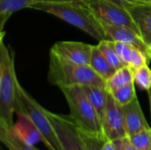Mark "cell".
Segmentation results:
<instances>
[{
  "label": "cell",
  "instance_id": "cell-1",
  "mask_svg": "<svg viewBox=\"0 0 151 150\" xmlns=\"http://www.w3.org/2000/svg\"><path fill=\"white\" fill-rule=\"evenodd\" d=\"M28 8L52 14L86 32L98 42L107 40L100 22L84 3H54L35 1L32 3Z\"/></svg>",
  "mask_w": 151,
  "mask_h": 150
},
{
  "label": "cell",
  "instance_id": "cell-2",
  "mask_svg": "<svg viewBox=\"0 0 151 150\" xmlns=\"http://www.w3.org/2000/svg\"><path fill=\"white\" fill-rule=\"evenodd\" d=\"M48 81L59 88L76 85H96L105 87L106 83L90 65L72 64L52 52H50Z\"/></svg>",
  "mask_w": 151,
  "mask_h": 150
},
{
  "label": "cell",
  "instance_id": "cell-3",
  "mask_svg": "<svg viewBox=\"0 0 151 150\" xmlns=\"http://www.w3.org/2000/svg\"><path fill=\"white\" fill-rule=\"evenodd\" d=\"M15 113L27 116L37 127L42 137V142L49 150H63L57 133L45 113V109L40 105L16 80V94L14 103Z\"/></svg>",
  "mask_w": 151,
  "mask_h": 150
},
{
  "label": "cell",
  "instance_id": "cell-4",
  "mask_svg": "<svg viewBox=\"0 0 151 150\" xmlns=\"http://www.w3.org/2000/svg\"><path fill=\"white\" fill-rule=\"evenodd\" d=\"M70 109V116L76 125L88 132L105 137L101 119L85 95L81 86H70L60 88Z\"/></svg>",
  "mask_w": 151,
  "mask_h": 150
},
{
  "label": "cell",
  "instance_id": "cell-5",
  "mask_svg": "<svg viewBox=\"0 0 151 150\" xmlns=\"http://www.w3.org/2000/svg\"><path fill=\"white\" fill-rule=\"evenodd\" d=\"M0 66L2 71L0 83V121L9 129L13 125V113L16 94L17 76L14 66V52L9 51L6 45L0 43Z\"/></svg>",
  "mask_w": 151,
  "mask_h": 150
},
{
  "label": "cell",
  "instance_id": "cell-6",
  "mask_svg": "<svg viewBox=\"0 0 151 150\" xmlns=\"http://www.w3.org/2000/svg\"><path fill=\"white\" fill-rule=\"evenodd\" d=\"M86 4L98 20L113 26L128 27L140 34L133 17L123 5L109 0H89Z\"/></svg>",
  "mask_w": 151,
  "mask_h": 150
},
{
  "label": "cell",
  "instance_id": "cell-7",
  "mask_svg": "<svg viewBox=\"0 0 151 150\" xmlns=\"http://www.w3.org/2000/svg\"><path fill=\"white\" fill-rule=\"evenodd\" d=\"M63 150H85L79 128L71 116L53 113L45 109Z\"/></svg>",
  "mask_w": 151,
  "mask_h": 150
},
{
  "label": "cell",
  "instance_id": "cell-8",
  "mask_svg": "<svg viewBox=\"0 0 151 150\" xmlns=\"http://www.w3.org/2000/svg\"><path fill=\"white\" fill-rule=\"evenodd\" d=\"M102 125L104 134L107 140L116 141L127 136L123 106L113 98L110 92L108 93L107 105Z\"/></svg>",
  "mask_w": 151,
  "mask_h": 150
},
{
  "label": "cell",
  "instance_id": "cell-9",
  "mask_svg": "<svg viewBox=\"0 0 151 150\" xmlns=\"http://www.w3.org/2000/svg\"><path fill=\"white\" fill-rule=\"evenodd\" d=\"M93 45L80 42L62 41L56 42L50 52L74 65H89Z\"/></svg>",
  "mask_w": 151,
  "mask_h": 150
},
{
  "label": "cell",
  "instance_id": "cell-10",
  "mask_svg": "<svg viewBox=\"0 0 151 150\" xmlns=\"http://www.w3.org/2000/svg\"><path fill=\"white\" fill-rule=\"evenodd\" d=\"M98 21L100 22L104 31L107 40L113 41V42H121L130 44L139 49L142 52H144L149 61H150L151 53L150 50V47L143 41V39L138 33L126 27L113 26V25L105 23L104 21H101V20H98Z\"/></svg>",
  "mask_w": 151,
  "mask_h": 150
},
{
  "label": "cell",
  "instance_id": "cell-11",
  "mask_svg": "<svg viewBox=\"0 0 151 150\" xmlns=\"http://www.w3.org/2000/svg\"><path fill=\"white\" fill-rule=\"evenodd\" d=\"M121 5L129 11L139 28L142 38L149 45L151 42V2L123 3Z\"/></svg>",
  "mask_w": 151,
  "mask_h": 150
},
{
  "label": "cell",
  "instance_id": "cell-12",
  "mask_svg": "<svg viewBox=\"0 0 151 150\" xmlns=\"http://www.w3.org/2000/svg\"><path fill=\"white\" fill-rule=\"evenodd\" d=\"M17 120L10 128L12 134L19 141L29 145L35 146L42 141V137L37 127L31 119L23 113H16Z\"/></svg>",
  "mask_w": 151,
  "mask_h": 150
},
{
  "label": "cell",
  "instance_id": "cell-13",
  "mask_svg": "<svg viewBox=\"0 0 151 150\" xmlns=\"http://www.w3.org/2000/svg\"><path fill=\"white\" fill-rule=\"evenodd\" d=\"M126 130L127 136H132L140 131L150 127L142 112L138 98L135 97L129 103L123 105Z\"/></svg>",
  "mask_w": 151,
  "mask_h": 150
},
{
  "label": "cell",
  "instance_id": "cell-14",
  "mask_svg": "<svg viewBox=\"0 0 151 150\" xmlns=\"http://www.w3.org/2000/svg\"><path fill=\"white\" fill-rule=\"evenodd\" d=\"M82 89L91 103L92 106L96 111L101 122L103 121L108 99V90L105 87L96 85H83Z\"/></svg>",
  "mask_w": 151,
  "mask_h": 150
},
{
  "label": "cell",
  "instance_id": "cell-15",
  "mask_svg": "<svg viewBox=\"0 0 151 150\" xmlns=\"http://www.w3.org/2000/svg\"><path fill=\"white\" fill-rule=\"evenodd\" d=\"M89 65L105 81L117 71L108 62L104 54L98 49L97 45H93Z\"/></svg>",
  "mask_w": 151,
  "mask_h": 150
},
{
  "label": "cell",
  "instance_id": "cell-16",
  "mask_svg": "<svg viewBox=\"0 0 151 150\" xmlns=\"http://www.w3.org/2000/svg\"><path fill=\"white\" fill-rule=\"evenodd\" d=\"M35 0H0V33L10 16L17 11L28 8Z\"/></svg>",
  "mask_w": 151,
  "mask_h": 150
},
{
  "label": "cell",
  "instance_id": "cell-17",
  "mask_svg": "<svg viewBox=\"0 0 151 150\" xmlns=\"http://www.w3.org/2000/svg\"><path fill=\"white\" fill-rule=\"evenodd\" d=\"M134 82V70L130 66H124L117 70L105 83L106 89L111 92L125 85Z\"/></svg>",
  "mask_w": 151,
  "mask_h": 150
},
{
  "label": "cell",
  "instance_id": "cell-18",
  "mask_svg": "<svg viewBox=\"0 0 151 150\" xmlns=\"http://www.w3.org/2000/svg\"><path fill=\"white\" fill-rule=\"evenodd\" d=\"M0 141L8 149H13L15 150H39L35 146H29L16 139L12 134L10 129L2 121H0Z\"/></svg>",
  "mask_w": 151,
  "mask_h": 150
},
{
  "label": "cell",
  "instance_id": "cell-19",
  "mask_svg": "<svg viewBox=\"0 0 151 150\" xmlns=\"http://www.w3.org/2000/svg\"><path fill=\"white\" fill-rule=\"evenodd\" d=\"M98 49L101 50V52L104 54L105 58L108 60V62L111 65L113 68L116 70H119L124 66H127L124 62L120 59L118 52L116 51V49L113 44V41L110 40H103L99 42L97 44Z\"/></svg>",
  "mask_w": 151,
  "mask_h": 150
},
{
  "label": "cell",
  "instance_id": "cell-20",
  "mask_svg": "<svg viewBox=\"0 0 151 150\" xmlns=\"http://www.w3.org/2000/svg\"><path fill=\"white\" fill-rule=\"evenodd\" d=\"M113 98L122 106L132 102L135 97H137L134 88V82L125 85L121 88L114 89L110 92Z\"/></svg>",
  "mask_w": 151,
  "mask_h": 150
},
{
  "label": "cell",
  "instance_id": "cell-21",
  "mask_svg": "<svg viewBox=\"0 0 151 150\" xmlns=\"http://www.w3.org/2000/svg\"><path fill=\"white\" fill-rule=\"evenodd\" d=\"M78 128L85 150H103V144L106 140L105 137L88 133L79 126Z\"/></svg>",
  "mask_w": 151,
  "mask_h": 150
},
{
  "label": "cell",
  "instance_id": "cell-22",
  "mask_svg": "<svg viewBox=\"0 0 151 150\" xmlns=\"http://www.w3.org/2000/svg\"><path fill=\"white\" fill-rule=\"evenodd\" d=\"M134 82L142 90H149L151 88V69L148 64L134 70Z\"/></svg>",
  "mask_w": 151,
  "mask_h": 150
},
{
  "label": "cell",
  "instance_id": "cell-23",
  "mask_svg": "<svg viewBox=\"0 0 151 150\" xmlns=\"http://www.w3.org/2000/svg\"><path fill=\"white\" fill-rule=\"evenodd\" d=\"M129 139L138 150H151V127L129 136Z\"/></svg>",
  "mask_w": 151,
  "mask_h": 150
},
{
  "label": "cell",
  "instance_id": "cell-24",
  "mask_svg": "<svg viewBox=\"0 0 151 150\" xmlns=\"http://www.w3.org/2000/svg\"><path fill=\"white\" fill-rule=\"evenodd\" d=\"M114 47L116 49V51L118 52L120 59L124 62V64L127 66H129V64L134 57V51L137 48L125 43V42H113Z\"/></svg>",
  "mask_w": 151,
  "mask_h": 150
},
{
  "label": "cell",
  "instance_id": "cell-25",
  "mask_svg": "<svg viewBox=\"0 0 151 150\" xmlns=\"http://www.w3.org/2000/svg\"><path fill=\"white\" fill-rule=\"evenodd\" d=\"M148 63H149V59H148L147 56L145 55V53L142 52V50H140L139 49H136L134 51V57L129 64V66L133 70H135Z\"/></svg>",
  "mask_w": 151,
  "mask_h": 150
},
{
  "label": "cell",
  "instance_id": "cell-26",
  "mask_svg": "<svg viewBox=\"0 0 151 150\" xmlns=\"http://www.w3.org/2000/svg\"><path fill=\"white\" fill-rule=\"evenodd\" d=\"M119 150H138L131 142L128 136H125L119 140L114 141Z\"/></svg>",
  "mask_w": 151,
  "mask_h": 150
},
{
  "label": "cell",
  "instance_id": "cell-27",
  "mask_svg": "<svg viewBox=\"0 0 151 150\" xmlns=\"http://www.w3.org/2000/svg\"><path fill=\"white\" fill-rule=\"evenodd\" d=\"M103 150H119L114 141L105 140L103 144Z\"/></svg>",
  "mask_w": 151,
  "mask_h": 150
},
{
  "label": "cell",
  "instance_id": "cell-28",
  "mask_svg": "<svg viewBox=\"0 0 151 150\" xmlns=\"http://www.w3.org/2000/svg\"><path fill=\"white\" fill-rule=\"evenodd\" d=\"M35 1L54 2V3H84V4H87L89 0H35Z\"/></svg>",
  "mask_w": 151,
  "mask_h": 150
},
{
  "label": "cell",
  "instance_id": "cell-29",
  "mask_svg": "<svg viewBox=\"0 0 151 150\" xmlns=\"http://www.w3.org/2000/svg\"><path fill=\"white\" fill-rule=\"evenodd\" d=\"M111 2L116 3L118 4H122L123 3H144V2H151V0H109Z\"/></svg>",
  "mask_w": 151,
  "mask_h": 150
},
{
  "label": "cell",
  "instance_id": "cell-30",
  "mask_svg": "<svg viewBox=\"0 0 151 150\" xmlns=\"http://www.w3.org/2000/svg\"><path fill=\"white\" fill-rule=\"evenodd\" d=\"M148 95H149V100H150V113H151V88L148 90Z\"/></svg>",
  "mask_w": 151,
  "mask_h": 150
},
{
  "label": "cell",
  "instance_id": "cell-31",
  "mask_svg": "<svg viewBox=\"0 0 151 150\" xmlns=\"http://www.w3.org/2000/svg\"><path fill=\"white\" fill-rule=\"evenodd\" d=\"M4 35H5V32H4V31H3V32L0 33V43L3 42V40H4Z\"/></svg>",
  "mask_w": 151,
  "mask_h": 150
},
{
  "label": "cell",
  "instance_id": "cell-32",
  "mask_svg": "<svg viewBox=\"0 0 151 150\" xmlns=\"http://www.w3.org/2000/svg\"><path fill=\"white\" fill-rule=\"evenodd\" d=\"M1 76H2V71H1V66H0V83H1Z\"/></svg>",
  "mask_w": 151,
  "mask_h": 150
},
{
  "label": "cell",
  "instance_id": "cell-33",
  "mask_svg": "<svg viewBox=\"0 0 151 150\" xmlns=\"http://www.w3.org/2000/svg\"><path fill=\"white\" fill-rule=\"evenodd\" d=\"M149 47H150V53H151V42L149 44Z\"/></svg>",
  "mask_w": 151,
  "mask_h": 150
},
{
  "label": "cell",
  "instance_id": "cell-34",
  "mask_svg": "<svg viewBox=\"0 0 151 150\" xmlns=\"http://www.w3.org/2000/svg\"><path fill=\"white\" fill-rule=\"evenodd\" d=\"M0 143H1V141H0ZM0 150H1V147H0Z\"/></svg>",
  "mask_w": 151,
  "mask_h": 150
}]
</instances>
